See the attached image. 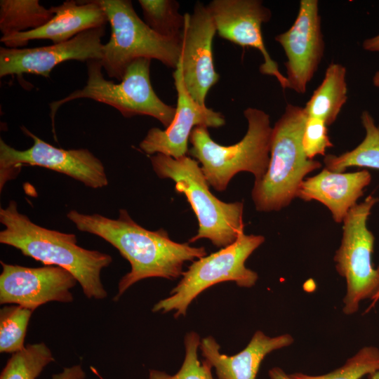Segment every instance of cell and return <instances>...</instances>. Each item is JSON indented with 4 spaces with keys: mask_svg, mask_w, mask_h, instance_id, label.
I'll return each mask as SVG.
<instances>
[{
    "mask_svg": "<svg viewBox=\"0 0 379 379\" xmlns=\"http://www.w3.org/2000/svg\"><path fill=\"white\" fill-rule=\"evenodd\" d=\"M324 121L308 117L302 133V145L305 155L314 159L317 155H326L327 148L333 147Z\"/></svg>",
    "mask_w": 379,
    "mask_h": 379,
    "instance_id": "obj_28",
    "label": "cell"
},
{
    "mask_svg": "<svg viewBox=\"0 0 379 379\" xmlns=\"http://www.w3.org/2000/svg\"><path fill=\"white\" fill-rule=\"evenodd\" d=\"M268 373L270 379H294L291 375H288L279 367L271 368Z\"/></svg>",
    "mask_w": 379,
    "mask_h": 379,
    "instance_id": "obj_31",
    "label": "cell"
},
{
    "mask_svg": "<svg viewBox=\"0 0 379 379\" xmlns=\"http://www.w3.org/2000/svg\"><path fill=\"white\" fill-rule=\"evenodd\" d=\"M25 134L32 138L33 145L18 150L0 139V190L16 177L24 166H40L65 174L93 189L108 185L102 161L88 149H65L55 147L40 139L25 126Z\"/></svg>",
    "mask_w": 379,
    "mask_h": 379,
    "instance_id": "obj_10",
    "label": "cell"
},
{
    "mask_svg": "<svg viewBox=\"0 0 379 379\" xmlns=\"http://www.w3.org/2000/svg\"><path fill=\"white\" fill-rule=\"evenodd\" d=\"M51 8L54 15L44 26L1 36V42L9 48H20L26 46L29 41L34 39H49L53 44H59L84 31L104 27L108 22L105 13L96 0H69Z\"/></svg>",
    "mask_w": 379,
    "mask_h": 379,
    "instance_id": "obj_17",
    "label": "cell"
},
{
    "mask_svg": "<svg viewBox=\"0 0 379 379\" xmlns=\"http://www.w3.org/2000/svg\"><path fill=\"white\" fill-rule=\"evenodd\" d=\"M248 130L237 143L225 146L215 142L205 126H197L191 132L192 147L187 154L201 164L209 186L225 191L231 179L239 172H248L259 181L265 175L270 158L272 128L270 115L248 107L244 111Z\"/></svg>",
    "mask_w": 379,
    "mask_h": 379,
    "instance_id": "obj_4",
    "label": "cell"
},
{
    "mask_svg": "<svg viewBox=\"0 0 379 379\" xmlns=\"http://www.w3.org/2000/svg\"><path fill=\"white\" fill-rule=\"evenodd\" d=\"M200 343L197 333H187L184 340L185 356L180 370L171 375L164 371L151 369L148 379H213L211 364L206 360L201 363L198 359L197 350Z\"/></svg>",
    "mask_w": 379,
    "mask_h": 379,
    "instance_id": "obj_27",
    "label": "cell"
},
{
    "mask_svg": "<svg viewBox=\"0 0 379 379\" xmlns=\"http://www.w3.org/2000/svg\"><path fill=\"white\" fill-rule=\"evenodd\" d=\"M67 218L79 231L98 236L109 243L129 262L131 271L120 279L114 301L140 280L180 277L185 262L207 254L203 246L194 247L189 243L173 241L163 228L156 231L145 229L135 222L126 209L119 210L117 219L98 213L84 214L75 210L69 211Z\"/></svg>",
    "mask_w": 379,
    "mask_h": 379,
    "instance_id": "obj_1",
    "label": "cell"
},
{
    "mask_svg": "<svg viewBox=\"0 0 379 379\" xmlns=\"http://www.w3.org/2000/svg\"><path fill=\"white\" fill-rule=\"evenodd\" d=\"M185 15L180 58L183 81L193 100L204 106L208 92L220 79L213 57L217 31L208 6L201 2H197L192 13Z\"/></svg>",
    "mask_w": 379,
    "mask_h": 379,
    "instance_id": "obj_15",
    "label": "cell"
},
{
    "mask_svg": "<svg viewBox=\"0 0 379 379\" xmlns=\"http://www.w3.org/2000/svg\"><path fill=\"white\" fill-rule=\"evenodd\" d=\"M347 100L346 68L332 62L304 108L308 117L320 119L329 126L336 120Z\"/></svg>",
    "mask_w": 379,
    "mask_h": 379,
    "instance_id": "obj_20",
    "label": "cell"
},
{
    "mask_svg": "<svg viewBox=\"0 0 379 379\" xmlns=\"http://www.w3.org/2000/svg\"><path fill=\"white\" fill-rule=\"evenodd\" d=\"M173 76L178 98L174 119L165 130L150 128L139 147L149 155L161 154L178 159L187 155L188 140L195 127L219 128L225 124V119L222 113L200 105L190 96L183 81L180 60Z\"/></svg>",
    "mask_w": 379,
    "mask_h": 379,
    "instance_id": "obj_16",
    "label": "cell"
},
{
    "mask_svg": "<svg viewBox=\"0 0 379 379\" xmlns=\"http://www.w3.org/2000/svg\"><path fill=\"white\" fill-rule=\"evenodd\" d=\"M105 26L84 31L72 39L50 46L9 48H0V77L32 74L48 77L53 69L67 60H101L102 38Z\"/></svg>",
    "mask_w": 379,
    "mask_h": 379,
    "instance_id": "obj_12",
    "label": "cell"
},
{
    "mask_svg": "<svg viewBox=\"0 0 379 379\" xmlns=\"http://www.w3.org/2000/svg\"><path fill=\"white\" fill-rule=\"evenodd\" d=\"M378 198L368 195L347 213L343 223V236L333 260L338 273L345 279L346 294L343 311L356 313L360 302L371 300L366 312L379 300V265L372 264L375 237L367 227V220Z\"/></svg>",
    "mask_w": 379,
    "mask_h": 379,
    "instance_id": "obj_9",
    "label": "cell"
},
{
    "mask_svg": "<svg viewBox=\"0 0 379 379\" xmlns=\"http://www.w3.org/2000/svg\"><path fill=\"white\" fill-rule=\"evenodd\" d=\"M151 60L147 58L134 60L119 83L104 77L101 60H88L86 85L50 104L53 126L55 114L62 105L74 100L88 98L115 108L124 117L149 116L168 128L174 119L175 108L163 102L154 92L150 81Z\"/></svg>",
    "mask_w": 379,
    "mask_h": 379,
    "instance_id": "obj_6",
    "label": "cell"
},
{
    "mask_svg": "<svg viewBox=\"0 0 379 379\" xmlns=\"http://www.w3.org/2000/svg\"><path fill=\"white\" fill-rule=\"evenodd\" d=\"M293 341L290 334L270 337L257 331L248 345L233 356L221 354L219 344L211 335L201 340L199 349L204 360L215 368L218 379H255L265 356Z\"/></svg>",
    "mask_w": 379,
    "mask_h": 379,
    "instance_id": "obj_19",
    "label": "cell"
},
{
    "mask_svg": "<svg viewBox=\"0 0 379 379\" xmlns=\"http://www.w3.org/2000/svg\"><path fill=\"white\" fill-rule=\"evenodd\" d=\"M361 120L366 132L362 142L353 149L340 155L326 154L324 159L326 168L341 173L352 166L379 170V126L366 110L362 112Z\"/></svg>",
    "mask_w": 379,
    "mask_h": 379,
    "instance_id": "obj_21",
    "label": "cell"
},
{
    "mask_svg": "<svg viewBox=\"0 0 379 379\" xmlns=\"http://www.w3.org/2000/svg\"><path fill=\"white\" fill-rule=\"evenodd\" d=\"M379 370V349L365 346L349 358L343 366L324 375H310L302 373L292 375L294 379H361Z\"/></svg>",
    "mask_w": 379,
    "mask_h": 379,
    "instance_id": "obj_26",
    "label": "cell"
},
{
    "mask_svg": "<svg viewBox=\"0 0 379 379\" xmlns=\"http://www.w3.org/2000/svg\"><path fill=\"white\" fill-rule=\"evenodd\" d=\"M363 48L368 51L379 52V34L366 39L363 42Z\"/></svg>",
    "mask_w": 379,
    "mask_h": 379,
    "instance_id": "obj_30",
    "label": "cell"
},
{
    "mask_svg": "<svg viewBox=\"0 0 379 379\" xmlns=\"http://www.w3.org/2000/svg\"><path fill=\"white\" fill-rule=\"evenodd\" d=\"M53 361V354L44 343L28 344L12 354L1 371L0 379H36Z\"/></svg>",
    "mask_w": 379,
    "mask_h": 379,
    "instance_id": "obj_24",
    "label": "cell"
},
{
    "mask_svg": "<svg viewBox=\"0 0 379 379\" xmlns=\"http://www.w3.org/2000/svg\"><path fill=\"white\" fill-rule=\"evenodd\" d=\"M307 117L304 107L287 104L272 128L267 170L251 191L258 211H279L287 207L296 198L305 176L321 168V164L307 158L302 148Z\"/></svg>",
    "mask_w": 379,
    "mask_h": 379,
    "instance_id": "obj_3",
    "label": "cell"
},
{
    "mask_svg": "<svg viewBox=\"0 0 379 379\" xmlns=\"http://www.w3.org/2000/svg\"><path fill=\"white\" fill-rule=\"evenodd\" d=\"M0 222L5 227L0 232L1 244L13 246L45 265L68 270L76 277L87 298L102 300L107 297L100 274L112 263L110 255L79 246L74 234L34 223L18 211L14 200L6 208H0Z\"/></svg>",
    "mask_w": 379,
    "mask_h": 379,
    "instance_id": "obj_2",
    "label": "cell"
},
{
    "mask_svg": "<svg viewBox=\"0 0 379 379\" xmlns=\"http://www.w3.org/2000/svg\"><path fill=\"white\" fill-rule=\"evenodd\" d=\"M368 379H379V370L368 375Z\"/></svg>",
    "mask_w": 379,
    "mask_h": 379,
    "instance_id": "obj_33",
    "label": "cell"
},
{
    "mask_svg": "<svg viewBox=\"0 0 379 379\" xmlns=\"http://www.w3.org/2000/svg\"><path fill=\"white\" fill-rule=\"evenodd\" d=\"M371 181V175L366 170L341 173L325 168L302 182L296 197L321 202L328 208L334 221L341 223Z\"/></svg>",
    "mask_w": 379,
    "mask_h": 379,
    "instance_id": "obj_18",
    "label": "cell"
},
{
    "mask_svg": "<svg viewBox=\"0 0 379 379\" xmlns=\"http://www.w3.org/2000/svg\"><path fill=\"white\" fill-rule=\"evenodd\" d=\"M149 159L157 176L174 181L175 191L185 195L197 216L198 232L188 243L207 239L215 246L225 248L237 241L244 231L242 202L226 203L215 197L199 162L190 156L175 159L155 154Z\"/></svg>",
    "mask_w": 379,
    "mask_h": 379,
    "instance_id": "obj_5",
    "label": "cell"
},
{
    "mask_svg": "<svg viewBox=\"0 0 379 379\" xmlns=\"http://www.w3.org/2000/svg\"><path fill=\"white\" fill-rule=\"evenodd\" d=\"M0 303L35 310L50 302H72L78 283L68 270L55 265L27 267L0 262Z\"/></svg>",
    "mask_w": 379,
    "mask_h": 379,
    "instance_id": "obj_11",
    "label": "cell"
},
{
    "mask_svg": "<svg viewBox=\"0 0 379 379\" xmlns=\"http://www.w3.org/2000/svg\"><path fill=\"white\" fill-rule=\"evenodd\" d=\"M287 61L286 79L289 88L304 94L323 58L325 44L317 0H301L292 26L277 35Z\"/></svg>",
    "mask_w": 379,
    "mask_h": 379,
    "instance_id": "obj_13",
    "label": "cell"
},
{
    "mask_svg": "<svg viewBox=\"0 0 379 379\" xmlns=\"http://www.w3.org/2000/svg\"><path fill=\"white\" fill-rule=\"evenodd\" d=\"M34 310L18 305L0 310V352L13 354L25 348L27 326Z\"/></svg>",
    "mask_w": 379,
    "mask_h": 379,
    "instance_id": "obj_25",
    "label": "cell"
},
{
    "mask_svg": "<svg viewBox=\"0 0 379 379\" xmlns=\"http://www.w3.org/2000/svg\"><path fill=\"white\" fill-rule=\"evenodd\" d=\"M146 25L158 34L182 39L185 15L179 12L175 0H139Z\"/></svg>",
    "mask_w": 379,
    "mask_h": 379,
    "instance_id": "obj_23",
    "label": "cell"
},
{
    "mask_svg": "<svg viewBox=\"0 0 379 379\" xmlns=\"http://www.w3.org/2000/svg\"><path fill=\"white\" fill-rule=\"evenodd\" d=\"M265 241L260 234H246L241 232L237 241L217 252L195 260L182 278L170 292V295L157 302L153 312L164 314L175 310L174 317L185 316L187 310L201 293L224 281H234L241 287L253 286L258 275L246 267L248 257Z\"/></svg>",
    "mask_w": 379,
    "mask_h": 379,
    "instance_id": "obj_8",
    "label": "cell"
},
{
    "mask_svg": "<svg viewBox=\"0 0 379 379\" xmlns=\"http://www.w3.org/2000/svg\"><path fill=\"white\" fill-rule=\"evenodd\" d=\"M111 27L103 45L102 68L121 81L128 67L139 58L155 59L175 69L181 55L182 39L164 37L140 18L130 0H96Z\"/></svg>",
    "mask_w": 379,
    "mask_h": 379,
    "instance_id": "obj_7",
    "label": "cell"
},
{
    "mask_svg": "<svg viewBox=\"0 0 379 379\" xmlns=\"http://www.w3.org/2000/svg\"><path fill=\"white\" fill-rule=\"evenodd\" d=\"M207 6L218 35L241 46L258 50L264 60L260 72L275 77L284 89L289 88L286 77L270 55L262 38V25L270 20V10L259 0H213Z\"/></svg>",
    "mask_w": 379,
    "mask_h": 379,
    "instance_id": "obj_14",
    "label": "cell"
},
{
    "mask_svg": "<svg viewBox=\"0 0 379 379\" xmlns=\"http://www.w3.org/2000/svg\"><path fill=\"white\" fill-rule=\"evenodd\" d=\"M373 83L375 86L379 88V71H378L375 74V75L373 77Z\"/></svg>",
    "mask_w": 379,
    "mask_h": 379,
    "instance_id": "obj_32",
    "label": "cell"
},
{
    "mask_svg": "<svg viewBox=\"0 0 379 379\" xmlns=\"http://www.w3.org/2000/svg\"><path fill=\"white\" fill-rule=\"evenodd\" d=\"M54 14L38 0H1L0 31L1 36L35 29L49 22Z\"/></svg>",
    "mask_w": 379,
    "mask_h": 379,
    "instance_id": "obj_22",
    "label": "cell"
},
{
    "mask_svg": "<svg viewBox=\"0 0 379 379\" xmlns=\"http://www.w3.org/2000/svg\"><path fill=\"white\" fill-rule=\"evenodd\" d=\"M86 373L80 364L64 368L62 371L54 374L51 379H85Z\"/></svg>",
    "mask_w": 379,
    "mask_h": 379,
    "instance_id": "obj_29",
    "label": "cell"
}]
</instances>
